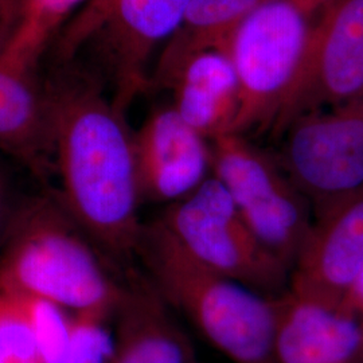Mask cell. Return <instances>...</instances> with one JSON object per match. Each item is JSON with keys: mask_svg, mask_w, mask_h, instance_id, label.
<instances>
[{"mask_svg": "<svg viewBox=\"0 0 363 363\" xmlns=\"http://www.w3.org/2000/svg\"><path fill=\"white\" fill-rule=\"evenodd\" d=\"M46 85L52 113L55 189L91 242L116 262L136 257L143 229L133 130L100 78L61 65Z\"/></svg>", "mask_w": 363, "mask_h": 363, "instance_id": "1", "label": "cell"}, {"mask_svg": "<svg viewBox=\"0 0 363 363\" xmlns=\"http://www.w3.org/2000/svg\"><path fill=\"white\" fill-rule=\"evenodd\" d=\"M0 292L45 300L72 313L113 316L124 283L49 187L21 199L15 210L0 249Z\"/></svg>", "mask_w": 363, "mask_h": 363, "instance_id": "2", "label": "cell"}, {"mask_svg": "<svg viewBox=\"0 0 363 363\" xmlns=\"http://www.w3.org/2000/svg\"><path fill=\"white\" fill-rule=\"evenodd\" d=\"M136 257L169 308L182 312L230 361L277 363L274 298L264 296L199 262L159 218L143 223Z\"/></svg>", "mask_w": 363, "mask_h": 363, "instance_id": "3", "label": "cell"}, {"mask_svg": "<svg viewBox=\"0 0 363 363\" xmlns=\"http://www.w3.org/2000/svg\"><path fill=\"white\" fill-rule=\"evenodd\" d=\"M189 0H88L54 40L58 64L91 50L123 112L151 85V61L181 23Z\"/></svg>", "mask_w": 363, "mask_h": 363, "instance_id": "4", "label": "cell"}, {"mask_svg": "<svg viewBox=\"0 0 363 363\" xmlns=\"http://www.w3.org/2000/svg\"><path fill=\"white\" fill-rule=\"evenodd\" d=\"M310 39L298 0H261L244 16L225 48L238 79V106L229 133L242 135L283 117Z\"/></svg>", "mask_w": 363, "mask_h": 363, "instance_id": "5", "label": "cell"}, {"mask_svg": "<svg viewBox=\"0 0 363 363\" xmlns=\"http://www.w3.org/2000/svg\"><path fill=\"white\" fill-rule=\"evenodd\" d=\"M194 259L264 296L286 292L291 272L249 229L228 190L210 175L157 217Z\"/></svg>", "mask_w": 363, "mask_h": 363, "instance_id": "6", "label": "cell"}, {"mask_svg": "<svg viewBox=\"0 0 363 363\" xmlns=\"http://www.w3.org/2000/svg\"><path fill=\"white\" fill-rule=\"evenodd\" d=\"M211 142V175L259 242L291 272L311 230L307 199L242 135L223 133Z\"/></svg>", "mask_w": 363, "mask_h": 363, "instance_id": "7", "label": "cell"}, {"mask_svg": "<svg viewBox=\"0 0 363 363\" xmlns=\"http://www.w3.org/2000/svg\"><path fill=\"white\" fill-rule=\"evenodd\" d=\"M286 157L291 182L316 216L363 191V105L301 120Z\"/></svg>", "mask_w": 363, "mask_h": 363, "instance_id": "8", "label": "cell"}, {"mask_svg": "<svg viewBox=\"0 0 363 363\" xmlns=\"http://www.w3.org/2000/svg\"><path fill=\"white\" fill-rule=\"evenodd\" d=\"M363 269V191L316 216L289 276L295 298L339 310Z\"/></svg>", "mask_w": 363, "mask_h": 363, "instance_id": "9", "label": "cell"}, {"mask_svg": "<svg viewBox=\"0 0 363 363\" xmlns=\"http://www.w3.org/2000/svg\"><path fill=\"white\" fill-rule=\"evenodd\" d=\"M142 203L169 206L211 175V147L172 108H160L133 132Z\"/></svg>", "mask_w": 363, "mask_h": 363, "instance_id": "10", "label": "cell"}, {"mask_svg": "<svg viewBox=\"0 0 363 363\" xmlns=\"http://www.w3.org/2000/svg\"><path fill=\"white\" fill-rule=\"evenodd\" d=\"M113 320L111 363H202L190 337L147 277L130 273Z\"/></svg>", "mask_w": 363, "mask_h": 363, "instance_id": "11", "label": "cell"}, {"mask_svg": "<svg viewBox=\"0 0 363 363\" xmlns=\"http://www.w3.org/2000/svg\"><path fill=\"white\" fill-rule=\"evenodd\" d=\"M277 363H363V327L349 313L295 298H274Z\"/></svg>", "mask_w": 363, "mask_h": 363, "instance_id": "12", "label": "cell"}, {"mask_svg": "<svg viewBox=\"0 0 363 363\" xmlns=\"http://www.w3.org/2000/svg\"><path fill=\"white\" fill-rule=\"evenodd\" d=\"M0 150L43 183L55 177L52 103L46 85L0 64Z\"/></svg>", "mask_w": 363, "mask_h": 363, "instance_id": "13", "label": "cell"}, {"mask_svg": "<svg viewBox=\"0 0 363 363\" xmlns=\"http://www.w3.org/2000/svg\"><path fill=\"white\" fill-rule=\"evenodd\" d=\"M172 108L203 138L229 133L238 106V79L228 52L210 49L190 57L167 86Z\"/></svg>", "mask_w": 363, "mask_h": 363, "instance_id": "14", "label": "cell"}, {"mask_svg": "<svg viewBox=\"0 0 363 363\" xmlns=\"http://www.w3.org/2000/svg\"><path fill=\"white\" fill-rule=\"evenodd\" d=\"M311 67L320 97L343 101L363 91V0H342L325 18L301 70Z\"/></svg>", "mask_w": 363, "mask_h": 363, "instance_id": "15", "label": "cell"}, {"mask_svg": "<svg viewBox=\"0 0 363 363\" xmlns=\"http://www.w3.org/2000/svg\"><path fill=\"white\" fill-rule=\"evenodd\" d=\"M261 0H189L181 23L159 52L151 84L167 88L195 54L225 50L234 28Z\"/></svg>", "mask_w": 363, "mask_h": 363, "instance_id": "16", "label": "cell"}, {"mask_svg": "<svg viewBox=\"0 0 363 363\" xmlns=\"http://www.w3.org/2000/svg\"><path fill=\"white\" fill-rule=\"evenodd\" d=\"M88 0H22L13 33L0 52V64L37 74L39 62L67 22Z\"/></svg>", "mask_w": 363, "mask_h": 363, "instance_id": "17", "label": "cell"}, {"mask_svg": "<svg viewBox=\"0 0 363 363\" xmlns=\"http://www.w3.org/2000/svg\"><path fill=\"white\" fill-rule=\"evenodd\" d=\"M0 363H46L23 300L1 292Z\"/></svg>", "mask_w": 363, "mask_h": 363, "instance_id": "18", "label": "cell"}, {"mask_svg": "<svg viewBox=\"0 0 363 363\" xmlns=\"http://www.w3.org/2000/svg\"><path fill=\"white\" fill-rule=\"evenodd\" d=\"M113 316L100 312L73 313L70 337L60 363H111L115 351Z\"/></svg>", "mask_w": 363, "mask_h": 363, "instance_id": "19", "label": "cell"}, {"mask_svg": "<svg viewBox=\"0 0 363 363\" xmlns=\"http://www.w3.org/2000/svg\"><path fill=\"white\" fill-rule=\"evenodd\" d=\"M19 298V296H18ZM46 363H60L70 337L73 313L39 298H21Z\"/></svg>", "mask_w": 363, "mask_h": 363, "instance_id": "20", "label": "cell"}, {"mask_svg": "<svg viewBox=\"0 0 363 363\" xmlns=\"http://www.w3.org/2000/svg\"><path fill=\"white\" fill-rule=\"evenodd\" d=\"M19 202L9 174L0 166V249Z\"/></svg>", "mask_w": 363, "mask_h": 363, "instance_id": "21", "label": "cell"}, {"mask_svg": "<svg viewBox=\"0 0 363 363\" xmlns=\"http://www.w3.org/2000/svg\"><path fill=\"white\" fill-rule=\"evenodd\" d=\"M22 0H0V52L13 33Z\"/></svg>", "mask_w": 363, "mask_h": 363, "instance_id": "22", "label": "cell"}, {"mask_svg": "<svg viewBox=\"0 0 363 363\" xmlns=\"http://www.w3.org/2000/svg\"><path fill=\"white\" fill-rule=\"evenodd\" d=\"M339 311L349 313L351 316L362 320L363 319V269L357 276L354 283L351 284L345 298L342 300V304L339 307Z\"/></svg>", "mask_w": 363, "mask_h": 363, "instance_id": "23", "label": "cell"}, {"mask_svg": "<svg viewBox=\"0 0 363 363\" xmlns=\"http://www.w3.org/2000/svg\"><path fill=\"white\" fill-rule=\"evenodd\" d=\"M359 322H361V325H362V327H363V319H362V320H359Z\"/></svg>", "mask_w": 363, "mask_h": 363, "instance_id": "24", "label": "cell"}]
</instances>
